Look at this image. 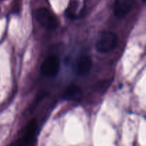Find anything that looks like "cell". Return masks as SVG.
<instances>
[{"label":"cell","instance_id":"6da1fadb","mask_svg":"<svg viewBox=\"0 0 146 146\" xmlns=\"http://www.w3.org/2000/svg\"><path fill=\"white\" fill-rule=\"evenodd\" d=\"M118 36L114 32L106 31L101 33L96 44L97 51L101 54H106L116 47Z\"/></svg>","mask_w":146,"mask_h":146},{"label":"cell","instance_id":"7a4b0ae2","mask_svg":"<svg viewBox=\"0 0 146 146\" xmlns=\"http://www.w3.org/2000/svg\"><path fill=\"white\" fill-rule=\"evenodd\" d=\"M36 18L39 24L47 30H54L58 27V20L47 9L41 7L36 11Z\"/></svg>","mask_w":146,"mask_h":146},{"label":"cell","instance_id":"3957f363","mask_svg":"<svg viewBox=\"0 0 146 146\" xmlns=\"http://www.w3.org/2000/svg\"><path fill=\"white\" fill-rule=\"evenodd\" d=\"M60 68V60L55 55L49 56L41 67V71L44 76L48 77H54L58 74Z\"/></svg>","mask_w":146,"mask_h":146},{"label":"cell","instance_id":"277c9868","mask_svg":"<svg viewBox=\"0 0 146 146\" xmlns=\"http://www.w3.org/2000/svg\"><path fill=\"white\" fill-rule=\"evenodd\" d=\"M133 5V0H115L113 7L114 14L118 18H123L131 11Z\"/></svg>","mask_w":146,"mask_h":146},{"label":"cell","instance_id":"5b68a950","mask_svg":"<svg viewBox=\"0 0 146 146\" xmlns=\"http://www.w3.org/2000/svg\"><path fill=\"white\" fill-rule=\"evenodd\" d=\"M92 59L88 55L81 57L77 66V74L79 76H86L92 68Z\"/></svg>","mask_w":146,"mask_h":146},{"label":"cell","instance_id":"8992f818","mask_svg":"<svg viewBox=\"0 0 146 146\" xmlns=\"http://www.w3.org/2000/svg\"><path fill=\"white\" fill-rule=\"evenodd\" d=\"M37 130V123L36 120H32L31 122L28 124L26 128L25 133H24V137H23L22 141L24 145H29L31 143L35 138L36 133Z\"/></svg>","mask_w":146,"mask_h":146},{"label":"cell","instance_id":"52a82bcc","mask_svg":"<svg viewBox=\"0 0 146 146\" xmlns=\"http://www.w3.org/2000/svg\"><path fill=\"white\" fill-rule=\"evenodd\" d=\"M82 97V91L81 88L77 85L69 86L66 89L64 94V98L68 101H80Z\"/></svg>","mask_w":146,"mask_h":146},{"label":"cell","instance_id":"ba28073f","mask_svg":"<svg viewBox=\"0 0 146 146\" xmlns=\"http://www.w3.org/2000/svg\"><path fill=\"white\" fill-rule=\"evenodd\" d=\"M76 6L77 3L76 1H72L68 9L66 10V15L68 18L71 19H75L76 18H77V15L75 14V9H76Z\"/></svg>","mask_w":146,"mask_h":146},{"label":"cell","instance_id":"9c48e42d","mask_svg":"<svg viewBox=\"0 0 146 146\" xmlns=\"http://www.w3.org/2000/svg\"><path fill=\"white\" fill-rule=\"evenodd\" d=\"M13 146H25V145L23 143L22 141H17V142L16 143L14 144Z\"/></svg>","mask_w":146,"mask_h":146}]
</instances>
